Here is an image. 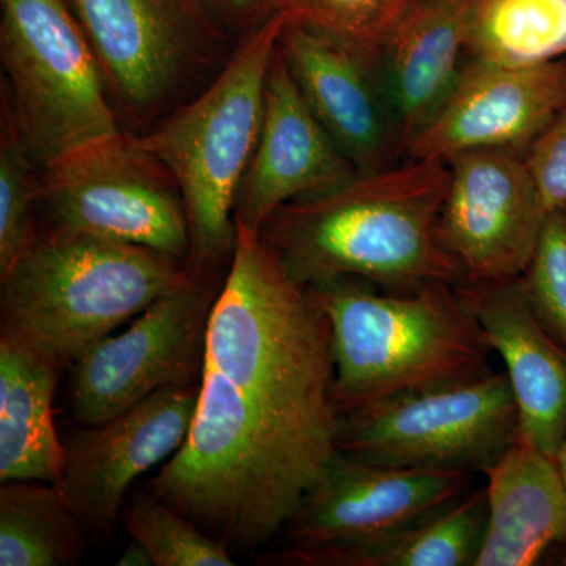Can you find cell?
<instances>
[{"mask_svg":"<svg viewBox=\"0 0 566 566\" xmlns=\"http://www.w3.org/2000/svg\"><path fill=\"white\" fill-rule=\"evenodd\" d=\"M234 222L191 430L150 493L230 549L255 551L282 534L337 452L342 416L329 319L260 232Z\"/></svg>","mask_w":566,"mask_h":566,"instance_id":"obj_1","label":"cell"},{"mask_svg":"<svg viewBox=\"0 0 566 566\" xmlns=\"http://www.w3.org/2000/svg\"><path fill=\"white\" fill-rule=\"evenodd\" d=\"M449 164L403 161L342 188L283 205L260 229L283 271L304 289L357 277L392 293L460 286L463 266L439 237Z\"/></svg>","mask_w":566,"mask_h":566,"instance_id":"obj_2","label":"cell"},{"mask_svg":"<svg viewBox=\"0 0 566 566\" xmlns=\"http://www.w3.org/2000/svg\"><path fill=\"white\" fill-rule=\"evenodd\" d=\"M186 274L155 249L48 226L0 271V334L71 367Z\"/></svg>","mask_w":566,"mask_h":566,"instance_id":"obj_3","label":"cell"},{"mask_svg":"<svg viewBox=\"0 0 566 566\" xmlns=\"http://www.w3.org/2000/svg\"><path fill=\"white\" fill-rule=\"evenodd\" d=\"M308 292L329 319L340 416L493 370V348L457 286L430 283L392 293L363 279L338 277Z\"/></svg>","mask_w":566,"mask_h":566,"instance_id":"obj_4","label":"cell"},{"mask_svg":"<svg viewBox=\"0 0 566 566\" xmlns=\"http://www.w3.org/2000/svg\"><path fill=\"white\" fill-rule=\"evenodd\" d=\"M285 22L282 11L275 13L241 39L192 102L155 128L134 134L142 150L161 163L180 188L191 230L186 264L196 270L232 262L234 202L259 144L268 74Z\"/></svg>","mask_w":566,"mask_h":566,"instance_id":"obj_5","label":"cell"},{"mask_svg":"<svg viewBox=\"0 0 566 566\" xmlns=\"http://www.w3.org/2000/svg\"><path fill=\"white\" fill-rule=\"evenodd\" d=\"M0 7L2 93L40 169L122 132L102 66L69 0H0Z\"/></svg>","mask_w":566,"mask_h":566,"instance_id":"obj_6","label":"cell"},{"mask_svg":"<svg viewBox=\"0 0 566 566\" xmlns=\"http://www.w3.org/2000/svg\"><path fill=\"white\" fill-rule=\"evenodd\" d=\"M520 434L501 371L394 395L340 417L337 449L390 468L485 472Z\"/></svg>","mask_w":566,"mask_h":566,"instance_id":"obj_7","label":"cell"},{"mask_svg":"<svg viewBox=\"0 0 566 566\" xmlns=\"http://www.w3.org/2000/svg\"><path fill=\"white\" fill-rule=\"evenodd\" d=\"M39 207L50 226L188 263L191 230L180 188L133 133L122 129L41 167Z\"/></svg>","mask_w":566,"mask_h":566,"instance_id":"obj_8","label":"cell"},{"mask_svg":"<svg viewBox=\"0 0 566 566\" xmlns=\"http://www.w3.org/2000/svg\"><path fill=\"white\" fill-rule=\"evenodd\" d=\"M115 109L150 125L221 62L229 36L200 0H69Z\"/></svg>","mask_w":566,"mask_h":566,"instance_id":"obj_9","label":"cell"},{"mask_svg":"<svg viewBox=\"0 0 566 566\" xmlns=\"http://www.w3.org/2000/svg\"><path fill=\"white\" fill-rule=\"evenodd\" d=\"M219 270H196L71 365L70 400L82 427L102 423L167 387L196 385L203 368Z\"/></svg>","mask_w":566,"mask_h":566,"instance_id":"obj_10","label":"cell"},{"mask_svg":"<svg viewBox=\"0 0 566 566\" xmlns=\"http://www.w3.org/2000/svg\"><path fill=\"white\" fill-rule=\"evenodd\" d=\"M472 488V474L390 468L337 452L282 534L289 546L364 547L400 534Z\"/></svg>","mask_w":566,"mask_h":566,"instance_id":"obj_11","label":"cell"},{"mask_svg":"<svg viewBox=\"0 0 566 566\" xmlns=\"http://www.w3.org/2000/svg\"><path fill=\"white\" fill-rule=\"evenodd\" d=\"M439 237L468 282L520 277L538 241L546 208L526 158L515 151L461 153L449 163Z\"/></svg>","mask_w":566,"mask_h":566,"instance_id":"obj_12","label":"cell"},{"mask_svg":"<svg viewBox=\"0 0 566 566\" xmlns=\"http://www.w3.org/2000/svg\"><path fill=\"white\" fill-rule=\"evenodd\" d=\"M566 111V57L535 65L468 59L434 120L409 144L405 159L442 161L479 150L526 156Z\"/></svg>","mask_w":566,"mask_h":566,"instance_id":"obj_13","label":"cell"},{"mask_svg":"<svg viewBox=\"0 0 566 566\" xmlns=\"http://www.w3.org/2000/svg\"><path fill=\"white\" fill-rule=\"evenodd\" d=\"M197 400L199 382L167 387L71 436L57 485L85 526L109 531L117 523L134 482L185 444Z\"/></svg>","mask_w":566,"mask_h":566,"instance_id":"obj_14","label":"cell"},{"mask_svg":"<svg viewBox=\"0 0 566 566\" xmlns=\"http://www.w3.org/2000/svg\"><path fill=\"white\" fill-rule=\"evenodd\" d=\"M279 48L305 103L359 174L403 159L378 51L289 21Z\"/></svg>","mask_w":566,"mask_h":566,"instance_id":"obj_15","label":"cell"},{"mask_svg":"<svg viewBox=\"0 0 566 566\" xmlns=\"http://www.w3.org/2000/svg\"><path fill=\"white\" fill-rule=\"evenodd\" d=\"M357 175L305 103L277 46L264 92L262 132L238 191L234 221L260 232L283 205L334 191Z\"/></svg>","mask_w":566,"mask_h":566,"instance_id":"obj_16","label":"cell"},{"mask_svg":"<svg viewBox=\"0 0 566 566\" xmlns=\"http://www.w3.org/2000/svg\"><path fill=\"white\" fill-rule=\"evenodd\" d=\"M457 292L504 360L520 412L517 439L557 458L566 441V349L535 318L520 277L469 281Z\"/></svg>","mask_w":566,"mask_h":566,"instance_id":"obj_17","label":"cell"},{"mask_svg":"<svg viewBox=\"0 0 566 566\" xmlns=\"http://www.w3.org/2000/svg\"><path fill=\"white\" fill-rule=\"evenodd\" d=\"M471 0H415L378 50L405 153L434 120L468 62Z\"/></svg>","mask_w":566,"mask_h":566,"instance_id":"obj_18","label":"cell"},{"mask_svg":"<svg viewBox=\"0 0 566 566\" xmlns=\"http://www.w3.org/2000/svg\"><path fill=\"white\" fill-rule=\"evenodd\" d=\"M488 524L475 566H531L566 546V482L557 458L516 439L488 465Z\"/></svg>","mask_w":566,"mask_h":566,"instance_id":"obj_19","label":"cell"},{"mask_svg":"<svg viewBox=\"0 0 566 566\" xmlns=\"http://www.w3.org/2000/svg\"><path fill=\"white\" fill-rule=\"evenodd\" d=\"M61 365L18 338L0 334V483H59L65 442L52 401Z\"/></svg>","mask_w":566,"mask_h":566,"instance_id":"obj_20","label":"cell"},{"mask_svg":"<svg viewBox=\"0 0 566 566\" xmlns=\"http://www.w3.org/2000/svg\"><path fill=\"white\" fill-rule=\"evenodd\" d=\"M486 524L485 486L471 488L433 515L376 545L286 546L264 560L281 566H475Z\"/></svg>","mask_w":566,"mask_h":566,"instance_id":"obj_21","label":"cell"},{"mask_svg":"<svg viewBox=\"0 0 566 566\" xmlns=\"http://www.w3.org/2000/svg\"><path fill=\"white\" fill-rule=\"evenodd\" d=\"M57 483L13 480L0 486V566L80 564L87 538Z\"/></svg>","mask_w":566,"mask_h":566,"instance_id":"obj_22","label":"cell"},{"mask_svg":"<svg viewBox=\"0 0 566 566\" xmlns=\"http://www.w3.org/2000/svg\"><path fill=\"white\" fill-rule=\"evenodd\" d=\"M566 57V0H471L468 59L535 65Z\"/></svg>","mask_w":566,"mask_h":566,"instance_id":"obj_23","label":"cell"},{"mask_svg":"<svg viewBox=\"0 0 566 566\" xmlns=\"http://www.w3.org/2000/svg\"><path fill=\"white\" fill-rule=\"evenodd\" d=\"M40 167L22 139L9 99L0 106V271L7 270L36 234Z\"/></svg>","mask_w":566,"mask_h":566,"instance_id":"obj_24","label":"cell"},{"mask_svg":"<svg viewBox=\"0 0 566 566\" xmlns=\"http://www.w3.org/2000/svg\"><path fill=\"white\" fill-rule=\"evenodd\" d=\"M125 527L150 554L155 566H234L230 547L155 494L126 505Z\"/></svg>","mask_w":566,"mask_h":566,"instance_id":"obj_25","label":"cell"},{"mask_svg":"<svg viewBox=\"0 0 566 566\" xmlns=\"http://www.w3.org/2000/svg\"><path fill=\"white\" fill-rule=\"evenodd\" d=\"M415 0H283L285 20L378 51Z\"/></svg>","mask_w":566,"mask_h":566,"instance_id":"obj_26","label":"cell"},{"mask_svg":"<svg viewBox=\"0 0 566 566\" xmlns=\"http://www.w3.org/2000/svg\"><path fill=\"white\" fill-rule=\"evenodd\" d=\"M520 282L535 318L566 349V205L547 212Z\"/></svg>","mask_w":566,"mask_h":566,"instance_id":"obj_27","label":"cell"},{"mask_svg":"<svg viewBox=\"0 0 566 566\" xmlns=\"http://www.w3.org/2000/svg\"><path fill=\"white\" fill-rule=\"evenodd\" d=\"M526 158L546 211L566 205V111L532 145Z\"/></svg>","mask_w":566,"mask_h":566,"instance_id":"obj_28","label":"cell"},{"mask_svg":"<svg viewBox=\"0 0 566 566\" xmlns=\"http://www.w3.org/2000/svg\"><path fill=\"white\" fill-rule=\"evenodd\" d=\"M283 0H200L212 21L227 36L245 35L281 11Z\"/></svg>","mask_w":566,"mask_h":566,"instance_id":"obj_29","label":"cell"},{"mask_svg":"<svg viewBox=\"0 0 566 566\" xmlns=\"http://www.w3.org/2000/svg\"><path fill=\"white\" fill-rule=\"evenodd\" d=\"M118 566H155L148 551L137 539L132 538L117 562Z\"/></svg>","mask_w":566,"mask_h":566,"instance_id":"obj_30","label":"cell"},{"mask_svg":"<svg viewBox=\"0 0 566 566\" xmlns=\"http://www.w3.org/2000/svg\"><path fill=\"white\" fill-rule=\"evenodd\" d=\"M557 463L558 465H560V471L562 474H564V479L566 482V441L564 442V446H562L560 452H558Z\"/></svg>","mask_w":566,"mask_h":566,"instance_id":"obj_31","label":"cell"},{"mask_svg":"<svg viewBox=\"0 0 566 566\" xmlns=\"http://www.w3.org/2000/svg\"><path fill=\"white\" fill-rule=\"evenodd\" d=\"M557 560H558L557 562L558 565L566 566V546L562 547V549H558Z\"/></svg>","mask_w":566,"mask_h":566,"instance_id":"obj_32","label":"cell"}]
</instances>
